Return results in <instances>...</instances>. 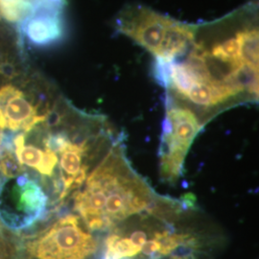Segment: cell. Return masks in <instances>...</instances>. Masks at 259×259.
Instances as JSON below:
<instances>
[{
  "label": "cell",
  "mask_w": 259,
  "mask_h": 259,
  "mask_svg": "<svg viewBox=\"0 0 259 259\" xmlns=\"http://www.w3.org/2000/svg\"><path fill=\"white\" fill-rule=\"evenodd\" d=\"M115 29L147 50L156 61L171 62L190 49L196 24L177 20L142 5H132L118 14Z\"/></svg>",
  "instance_id": "1"
},
{
  "label": "cell",
  "mask_w": 259,
  "mask_h": 259,
  "mask_svg": "<svg viewBox=\"0 0 259 259\" xmlns=\"http://www.w3.org/2000/svg\"><path fill=\"white\" fill-rule=\"evenodd\" d=\"M96 248L93 236L80 227L75 215L61 218L25 246L34 259H85Z\"/></svg>",
  "instance_id": "2"
},
{
  "label": "cell",
  "mask_w": 259,
  "mask_h": 259,
  "mask_svg": "<svg viewBox=\"0 0 259 259\" xmlns=\"http://www.w3.org/2000/svg\"><path fill=\"white\" fill-rule=\"evenodd\" d=\"M202 124L194 111L170 101L163 122V155L161 170L164 178L177 179L183 170L185 155Z\"/></svg>",
  "instance_id": "3"
},
{
  "label": "cell",
  "mask_w": 259,
  "mask_h": 259,
  "mask_svg": "<svg viewBox=\"0 0 259 259\" xmlns=\"http://www.w3.org/2000/svg\"><path fill=\"white\" fill-rule=\"evenodd\" d=\"M66 0H31L27 16L20 21L23 36L31 46H55L65 37Z\"/></svg>",
  "instance_id": "4"
},
{
  "label": "cell",
  "mask_w": 259,
  "mask_h": 259,
  "mask_svg": "<svg viewBox=\"0 0 259 259\" xmlns=\"http://www.w3.org/2000/svg\"><path fill=\"white\" fill-rule=\"evenodd\" d=\"M47 118L18 87L7 83L0 88V130L29 133Z\"/></svg>",
  "instance_id": "5"
},
{
  "label": "cell",
  "mask_w": 259,
  "mask_h": 259,
  "mask_svg": "<svg viewBox=\"0 0 259 259\" xmlns=\"http://www.w3.org/2000/svg\"><path fill=\"white\" fill-rule=\"evenodd\" d=\"M60 153L63 181L60 199H63L85 182L88 166L82 163L85 153L84 144H75L69 141Z\"/></svg>",
  "instance_id": "6"
},
{
  "label": "cell",
  "mask_w": 259,
  "mask_h": 259,
  "mask_svg": "<svg viewBox=\"0 0 259 259\" xmlns=\"http://www.w3.org/2000/svg\"><path fill=\"white\" fill-rule=\"evenodd\" d=\"M14 145L17 158L22 166L31 167L44 176H52L58 163V157L54 151L47 147L42 151L35 146L26 145L23 134H19L15 138Z\"/></svg>",
  "instance_id": "7"
},
{
  "label": "cell",
  "mask_w": 259,
  "mask_h": 259,
  "mask_svg": "<svg viewBox=\"0 0 259 259\" xmlns=\"http://www.w3.org/2000/svg\"><path fill=\"white\" fill-rule=\"evenodd\" d=\"M31 0H0V17L10 22H20L27 16Z\"/></svg>",
  "instance_id": "8"
},
{
  "label": "cell",
  "mask_w": 259,
  "mask_h": 259,
  "mask_svg": "<svg viewBox=\"0 0 259 259\" xmlns=\"http://www.w3.org/2000/svg\"><path fill=\"white\" fill-rule=\"evenodd\" d=\"M23 166L19 163L17 156L8 146H3L0 151V172L7 178L14 179L22 174Z\"/></svg>",
  "instance_id": "9"
},
{
  "label": "cell",
  "mask_w": 259,
  "mask_h": 259,
  "mask_svg": "<svg viewBox=\"0 0 259 259\" xmlns=\"http://www.w3.org/2000/svg\"><path fill=\"white\" fill-rule=\"evenodd\" d=\"M129 238L137 247L141 248L142 245L147 241V234L143 231H136L131 234Z\"/></svg>",
  "instance_id": "10"
}]
</instances>
